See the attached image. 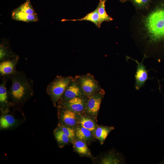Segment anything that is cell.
Wrapping results in <instances>:
<instances>
[{
	"instance_id": "cell-11",
	"label": "cell",
	"mask_w": 164,
	"mask_h": 164,
	"mask_svg": "<svg viewBox=\"0 0 164 164\" xmlns=\"http://www.w3.org/2000/svg\"><path fill=\"white\" fill-rule=\"evenodd\" d=\"M12 18L15 20L26 22H36L39 20L37 14H30L14 10L12 12Z\"/></svg>"
},
{
	"instance_id": "cell-26",
	"label": "cell",
	"mask_w": 164,
	"mask_h": 164,
	"mask_svg": "<svg viewBox=\"0 0 164 164\" xmlns=\"http://www.w3.org/2000/svg\"><path fill=\"white\" fill-rule=\"evenodd\" d=\"M120 0V1L121 2H124L127 1V0Z\"/></svg>"
},
{
	"instance_id": "cell-19",
	"label": "cell",
	"mask_w": 164,
	"mask_h": 164,
	"mask_svg": "<svg viewBox=\"0 0 164 164\" xmlns=\"http://www.w3.org/2000/svg\"><path fill=\"white\" fill-rule=\"evenodd\" d=\"M54 134L57 142L60 145H64L70 142L68 136L59 128L55 129Z\"/></svg>"
},
{
	"instance_id": "cell-4",
	"label": "cell",
	"mask_w": 164,
	"mask_h": 164,
	"mask_svg": "<svg viewBox=\"0 0 164 164\" xmlns=\"http://www.w3.org/2000/svg\"><path fill=\"white\" fill-rule=\"evenodd\" d=\"M74 78L80 85L86 97L90 96L103 90L98 82L90 74L77 76Z\"/></svg>"
},
{
	"instance_id": "cell-22",
	"label": "cell",
	"mask_w": 164,
	"mask_h": 164,
	"mask_svg": "<svg viewBox=\"0 0 164 164\" xmlns=\"http://www.w3.org/2000/svg\"><path fill=\"white\" fill-rule=\"evenodd\" d=\"M15 122V118L12 116L10 115H4L0 118V127L2 128L7 129L12 126Z\"/></svg>"
},
{
	"instance_id": "cell-12",
	"label": "cell",
	"mask_w": 164,
	"mask_h": 164,
	"mask_svg": "<svg viewBox=\"0 0 164 164\" xmlns=\"http://www.w3.org/2000/svg\"><path fill=\"white\" fill-rule=\"evenodd\" d=\"M114 129V128L112 126H97L93 133L94 137L102 145L110 132Z\"/></svg>"
},
{
	"instance_id": "cell-14",
	"label": "cell",
	"mask_w": 164,
	"mask_h": 164,
	"mask_svg": "<svg viewBox=\"0 0 164 164\" xmlns=\"http://www.w3.org/2000/svg\"><path fill=\"white\" fill-rule=\"evenodd\" d=\"M76 138L86 143L89 142L93 138L94 135L92 131L80 126L75 128Z\"/></svg>"
},
{
	"instance_id": "cell-13",
	"label": "cell",
	"mask_w": 164,
	"mask_h": 164,
	"mask_svg": "<svg viewBox=\"0 0 164 164\" xmlns=\"http://www.w3.org/2000/svg\"><path fill=\"white\" fill-rule=\"evenodd\" d=\"M73 142L74 150L80 155L89 157L92 156L85 142L77 138Z\"/></svg>"
},
{
	"instance_id": "cell-17",
	"label": "cell",
	"mask_w": 164,
	"mask_h": 164,
	"mask_svg": "<svg viewBox=\"0 0 164 164\" xmlns=\"http://www.w3.org/2000/svg\"><path fill=\"white\" fill-rule=\"evenodd\" d=\"M98 8L93 12L89 13L84 17L78 19L72 20H65L77 21H87L91 22L94 23L98 27H100L101 24L100 21L98 11Z\"/></svg>"
},
{
	"instance_id": "cell-9",
	"label": "cell",
	"mask_w": 164,
	"mask_h": 164,
	"mask_svg": "<svg viewBox=\"0 0 164 164\" xmlns=\"http://www.w3.org/2000/svg\"><path fill=\"white\" fill-rule=\"evenodd\" d=\"M80 114L68 109H63L60 113V118L65 125L75 128L78 124Z\"/></svg>"
},
{
	"instance_id": "cell-5",
	"label": "cell",
	"mask_w": 164,
	"mask_h": 164,
	"mask_svg": "<svg viewBox=\"0 0 164 164\" xmlns=\"http://www.w3.org/2000/svg\"><path fill=\"white\" fill-rule=\"evenodd\" d=\"M104 94V92L102 90L87 97L84 112L85 115L89 117H96L99 111Z\"/></svg>"
},
{
	"instance_id": "cell-20",
	"label": "cell",
	"mask_w": 164,
	"mask_h": 164,
	"mask_svg": "<svg viewBox=\"0 0 164 164\" xmlns=\"http://www.w3.org/2000/svg\"><path fill=\"white\" fill-rule=\"evenodd\" d=\"M6 81L3 79L0 85V102L2 106H5L8 102V93L6 87Z\"/></svg>"
},
{
	"instance_id": "cell-10",
	"label": "cell",
	"mask_w": 164,
	"mask_h": 164,
	"mask_svg": "<svg viewBox=\"0 0 164 164\" xmlns=\"http://www.w3.org/2000/svg\"><path fill=\"white\" fill-rule=\"evenodd\" d=\"M138 65L136 72L135 78V87L136 90H139L145 84L148 80V71L146 67L144 65L143 61L140 63L135 61Z\"/></svg>"
},
{
	"instance_id": "cell-21",
	"label": "cell",
	"mask_w": 164,
	"mask_h": 164,
	"mask_svg": "<svg viewBox=\"0 0 164 164\" xmlns=\"http://www.w3.org/2000/svg\"><path fill=\"white\" fill-rule=\"evenodd\" d=\"M15 10L28 14H37L31 4L30 0H26L25 2Z\"/></svg>"
},
{
	"instance_id": "cell-24",
	"label": "cell",
	"mask_w": 164,
	"mask_h": 164,
	"mask_svg": "<svg viewBox=\"0 0 164 164\" xmlns=\"http://www.w3.org/2000/svg\"><path fill=\"white\" fill-rule=\"evenodd\" d=\"M133 5L138 9L147 8L150 4L152 0H131Z\"/></svg>"
},
{
	"instance_id": "cell-25",
	"label": "cell",
	"mask_w": 164,
	"mask_h": 164,
	"mask_svg": "<svg viewBox=\"0 0 164 164\" xmlns=\"http://www.w3.org/2000/svg\"><path fill=\"white\" fill-rule=\"evenodd\" d=\"M116 158L114 154H111L103 158L101 163V164H118L121 162L120 160Z\"/></svg>"
},
{
	"instance_id": "cell-8",
	"label": "cell",
	"mask_w": 164,
	"mask_h": 164,
	"mask_svg": "<svg viewBox=\"0 0 164 164\" xmlns=\"http://www.w3.org/2000/svg\"><path fill=\"white\" fill-rule=\"evenodd\" d=\"M19 60V57L18 56L14 58L0 61V76L11 78L17 71L16 70V66Z\"/></svg>"
},
{
	"instance_id": "cell-3",
	"label": "cell",
	"mask_w": 164,
	"mask_h": 164,
	"mask_svg": "<svg viewBox=\"0 0 164 164\" xmlns=\"http://www.w3.org/2000/svg\"><path fill=\"white\" fill-rule=\"evenodd\" d=\"M73 78L70 76H57L47 86L46 92L55 106L60 100L65 90Z\"/></svg>"
},
{
	"instance_id": "cell-18",
	"label": "cell",
	"mask_w": 164,
	"mask_h": 164,
	"mask_svg": "<svg viewBox=\"0 0 164 164\" xmlns=\"http://www.w3.org/2000/svg\"><path fill=\"white\" fill-rule=\"evenodd\" d=\"M107 0H100L97 7L101 24L104 21H110L113 20L112 18L107 13L105 10V3Z\"/></svg>"
},
{
	"instance_id": "cell-7",
	"label": "cell",
	"mask_w": 164,
	"mask_h": 164,
	"mask_svg": "<svg viewBox=\"0 0 164 164\" xmlns=\"http://www.w3.org/2000/svg\"><path fill=\"white\" fill-rule=\"evenodd\" d=\"M85 96L81 89L74 78L73 79L68 86L60 101H65L73 98Z\"/></svg>"
},
{
	"instance_id": "cell-15",
	"label": "cell",
	"mask_w": 164,
	"mask_h": 164,
	"mask_svg": "<svg viewBox=\"0 0 164 164\" xmlns=\"http://www.w3.org/2000/svg\"><path fill=\"white\" fill-rule=\"evenodd\" d=\"M18 56L11 50L9 44L4 42L2 43L0 45V61L17 57Z\"/></svg>"
},
{
	"instance_id": "cell-16",
	"label": "cell",
	"mask_w": 164,
	"mask_h": 164,
	"mask_svg": "<svg viewBox=\"0 0 164 164\" xmlns=\"http://www.w3.org/2000/svg\"><path fill=\"white\" fill-rule=\"evenodd\" d=\"M89 117L80 114L78 125L93 132L97 126L94 120Z\"/></svg>"
},
{
	"instance_id": "cell-2",
	"label": "cell",
	"mask_w": 164,
	"mask_h": 164,
	"mask_svg": "<svg viewBox=\"0 0 164 164\" xmlns=\"http://www.w3.org/2000/svg\"><path fill=\"white\" fill-rule=\"evenodd\" d=\"M9 93L13 100L19 102L33 92V83L22 71H17L11 78Z\"/></svg>"
},
{
	"instance_id": "cell-1",
	"label": "cell",
	"mask_w": 164,
	"mask_h": 164,
	"mask_svg": "<svg viewBox=\"0 0 164 164\" xmlns=\"http://www.w3.org/2000/svg\"><path fill=\"white\" fill-rule=\"evenodd\" d=\"M144 24L151 40H164V3H160L155 7L145 18Z\"/></svg>"
},
{
	"instance_id": "cell-6",
	"label": "cell",
	"mask_w": 164,
	"mask_h": 164,
	"mask_svg": "<svg viewBox=\"0 0 164 164\" xmlns=\"http://www.w3.org/2000/svg\"><path fill=\"white\" fill-rule=\"evenodd\" d=\"M87 97H77L65 101H60V106L63 109H68L76 113H84Z\"/></svg>"
},
{
	"instance_id": "cell-23",
	"label": "cell",
	"mask_w": 164,
	"mask_h": 164,
	"mask_svg": "<svg viewBox=\"0 0 164 164\" xmlns=\"http://www.w3.org/2000/svg\"><path fill=\"white\" fill-rule=\"evenodd\" d=\"M59 128L69 138L70 142H73L76 138L75 130L74 128L65 125H60Z\"/></svg>"
}]
</instances>
